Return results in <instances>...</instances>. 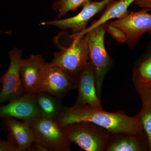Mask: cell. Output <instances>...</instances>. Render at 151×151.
I'll use <instances>...</instances> for the list:
<instances>
[{
  "mask_svg": "<svg viewBox=\"0 0 151 151\" xmlns=\"http://www.w3.org/2000/svg\"><path fill=\"white\" fill-rule=\"evenodd\" d=\"M60 127L74 123L89 122L115 133L136 134L142 131L139 120L130 117L122 113H110L103 108L91 107L89 105L63 106L56 120Z\"/></svg>",
  "mask_w": 151,
  "mask_h": 151,
  "instance_id": "cell-1",
  "label": "cell"
},
{
  "mask_svg": "<svg viewBox=\"0 0 151 151\" xmlns=\"http://www.w3.org/2000/svg\"><path fill=\"white\" fill-rule=\"evenodd\" d=\"M68 46L55 52L50 64L61 68L72 77L78 80L89 61V50L85 35L73 37Z\"/></svg>",
  "mask_w": 151,
  "mask_h": 151,
  "instance_id": "cell-2",
  "label": "cell"
},
{
  "mask_svg": "<svg viewBox=\"0 0 151 151\" xmlns=\"http://www.w3.org/2000/svg\"><path fill=\"white\" fill-rule=\"evenodd\" d=\"M107 26L102 24L85 34L89 50V60L94 68L97 95L100 99L103 79L110 65V58L105 45Z\"/></svg>",
  "mask_w": 151,
  "mask_h": 151,
  "instance_id": "cell-3",
  "label": "cell"
},
{
  "mask_svg": "<svg viewBox=\"0 0 151 151\" xmlns=\"http://www.w3.org/2000/svg\"><path fill=\"white\" fill-rule=\"evenodd\" d=\"M29 123L35 142L49 151L70 150L71 143L56 121L41 117Z\"/></svg>",
  "mask_w": 151,
  "mask_h": 151,
  "instance_id": "cell-4",
  "label": "cell"
},
{
  "mask_svg": "<svg viewBox=\"0 0 151 151\" xmlns=\"http://www.w3.org/2000/svg\"><path fill=\"white\" fill-rule=\"evenodd\" d=\"M150 10L145 8L139 12H132L122 18L108 23L107 26L119 33L121 42L134 43L144 33L151 32Z\"/></svg>",
  "mask_w": 151,
  "mask_h": 151,
  "instance_id": "cell-5",
  "label": "cell"
},
{
  "mask_svg": "<svg viewBox=\"0 0 151 151\" xmlns=\"http://www.w3.org/2000/svg\"><path fill=\"white\" fill-rule=\"evenodd\" d=\"M78 80L61 68L46 63L40 79L36 92H45L63 99L70 90L77 89Z\"/></svg>",
  "mask_w": 151,
  "mask_h": 151,
  "instance_id": "cell-6",
  "label": "cell"
},
{
  "mask_svg": "<svg viewBox=\"0 0 151 151\" xmlns=\"http://www.w3.org/2000/svg\"><path fill=\"white\" fill-rule=\"evenodd\" d=\"M98 127L89 122H80L69 124L63 129L70 143L85 151H100L105 146L106 138Z\"/></svg>",
  "mask_w": 151,
  "mask_h": 151,
  "instance_id": "cell-7",
  "label": "cell"
},
{
  "mask_svg": "<svg viewBox=\"0 0 151 151\" xmlns=\"http://www.w3.org/2000/svg\"><path fill=\"white\" fill-rule=\"evenodd\" d=\"M10 64L8 69L1 77V84L0 102L4 103L19 97L26 93L22 82L20 68L22 52L15 47L9 52Z\"/></svg>",
  "mask_w": 151,
  "mask_h": 151,
  "instance_id": "cell-8",
  "label": "cell"
},
{
  "mask_svg": "<svg viewBox=\"0 0 151 151\" xmlns=\"http://www.w3.org/2000/svg\"><path fill=\"white\" fill-rule=\"evenodd\" d=\"M114 0H102L99 1H89L82 5L83 9L75 16L62 19L43 22L41 25H50L61 30L69 29L74 34L83 31L86 28L88 22Z\"/></svg>",
  "mask_w": 151,
  "mask_h": 151,
  "instance_id": "cell-9",
  "label": "cell"
},
{
  "mask_svg": "<svg viewBox=\"0 0 151 151\" xmlns=\"http://www.w3.org/2000/svg\"><path fill=\"white\" fill-rule=\"evenodd\" d=\"M0 117L2 119L14 118L28 123L42 117L35 93L26 92L9 101L6 105L0 108Z\"/></svg>",
  "mask_w": 151,
  "mask_h": 151,
  "instance_id": "cell-10",
  "label": "cell"
},
{
  "mask_svg": "<svg viewBox=\"0 0 151 151\" xmlns=\"http://www.w3.org/2000/svg\"><path fill=\"white\" fill-rule=\"evenodd\" d=\"M78 95L73 105H89L102 108L97 95L95 73L93 65L89 60L78 79Z\"/></svg>",
  "mask_w": 151,
  "mask_h": 151,
  "instance_id": "cell-11",
  "label": "cell"
},
{
  "mask_svg": "<svg viewBox=\"0 0 151 151\" xmlns=\"http://www.w3.org/2000/svg\"><path fill=\"white\" fill-rule=\"evenodd\" d=\"M46 62L40 55H32L23 59L20 68L21 77L26 92L36 93Z\"/></svg>",
  "mask_w": 151,
  "mask_h": 151,
  "instance_id": "cell-12",
  "label": "cell"
},
{
  "mask_svg": "<svg viewBox=\"0 0 151 151\" xmlns=\"http://www.w3.org/2000/svg\"><path fill=\"white\" fill-rule=\"evenodd\" d=\"M4 119V124L8 131V135L18 146L20 151H29L35 142L30 124L28 122H20L13 118Z\"/></svg>",
  "mask_w": 151,
  "mask_h": 151,
  "instance_id": "cell-13",
  "label": "cell"
},
{
  "mask_svg": "<svg viewBox=\"0 0 151 151\" xmlns=\"http://www.w3.org/2000/svg\"><path fill=\"white\" fill-rule=\"evenodd\" d=\"M137 0H120L113 1L108 5V7L101 16L100 19L94 22L92 25L83 31L77 34H74L73 37H81L85 35L86 33L95 28L105 24L108 21L112 19L122 18L128 14V9L132 3Z\"/></svg>",
  "mask_w": 151,
  "mask_h": 151,
  "instance_id": "cell-14",
  "label": "cell"
},
{
  "mask_svg": "<svg viewBox=\"0 0 151 151\" xmlns=\"http://www.w3.org/2000/svg\"><path fill=\"white\" fill-rule=\"evenodd\" d=\"M35 97L41 117L56 121L63 107L62 99L45 92L35 93Z\"/></svg>",
  "mask_w": 151,
  "mask_h": 151,
  "instance_id": "cell-15",
  "label": "cell"
},
{
  "mask_svg": "<svg viewBox=\"0 0 151 151\" xmlns=\"http://www.w3.org/2000/svg\"><path fill=\"white\" fill-rule=\"evenodd\" d=\"M90 0H58L55 1L52 9L59 12L58 17L60 18L70 11H75L78 7L82 6Z\"/></svg>",
  "mask_w": 151,
  "mask_h": 151,
  "instance_id": "cell-16",
  "label": "cell"
},
{
  "mask_svg": "<svg viewBox=\"0 0 151 151\" xmlns=\"http://www.w3.org/2000/svg\"><path fill=\"white\" fill-rule=\"evenodd\" d=\"M141 150L139 144L136 139L132 138L121 139L113 143L109 147L110 151H138Z\"/></svg>",
  "mask_w": 151,
  "mask_h": 151,
  "instance_id": "cell-17",
  "label": "cell"
},
{
  "mask_svg": "<svg viewBox=\"0 0 151 151\" xmlns=\"http://www.w3.org/2000/svg\"><path fill=\"white\" fill-rule=\"evenodd\" d=\"M140 122L147 136L151 150V96L144 104L141 114Z\"/></svg>",
  "mask_w": 151,
  "mask_h": 151,
  "instance_id": "cell-18",
  "label": "cell"
},
{
  "mask_svg": "<svg viewBox=\"0 0 151 151\" xmlns=\"http://www.w3.org/2000/svg\"><path fill=\"white\" fill-rule=\"evenodd\" d=\"M139 72L143 81L149 82L151 81V58L141 64Z\"/></svg>",
  "mask_w": 151,
  "mask_h": 151,
  "instance_id": "cell-19",
  "label": "cell"
},
{
  "mask_svg": "<svg viewBox=\"0 0 151 151\" xmlns=\"http://www.w3.org/2000/svg\"><path fill=\"white\" fill-rule=\"evenodd\" d=\"M0 151H20L18 146L14 141L7 135L6 140L0 141Z\"/></svg>",
  "mask_w": 151,
  "mask_h": 151,
  "instance_id": "cell-20",
  "label": "cell"
},
{
  "mask_svg": "<svg viewBox=\"0 0 151 151\" xmlns=\"http://www.w3.org/2000/svg\"><path fill=\"white\" fill-rule=\"evenodd\" d=\"M29 151H48V149L46 148L44 146L42 145L39 143L35 142L33 143L30 147Z\"/></svg>",
  "mask_w": 151,
  "mask_h": 151,
  "instance_id": "cell-21",
  "label": "cell"
},
{
  "mask_svg": "<svg viewBox=\"0 0 151 151\" xmlns=\"http://www.w3.org/2000/svg\"><path fill=\"white\" fill-rule=\"evenodd\" d=\"M134 3L140 7L148 8L151 6V0H137Z\"/></svg>",
  "mask_w": 151,
  "mask_h": 151,
  "instance_id": "cell-22",
  "label": "cell"
},
{
  "mask_svg": "<svg viewBox=\"0 0 151 151\" xmlns=\"http://www.w3.org/2000/svg\"><path fill=\"white\" fill-rule=\"evenodd\" d=\"M149 82V83H150V88L151 89V81H150V82Z\"/></svg>",
  "mask_w": 151,
  "mask_h": 151,
  "instance_id": "cell-23",
  "label": "cell"
},
{
  "mask_svg": "<svg viewBox=\"0 0 151 151\" xmlns=\"http://www.w3.org/2000/svg\"><path fill=\"white\" fill-rule=\"evenodd\" d=\"M148 8L150 9H151V6L150 7Z\"/></svg>",
  "mask_w": 151,
  "mask_h": 151,
  "instance_id": "cell-24",
  "label": "cell"
},
{
  "mask_svg": "<svg viewBox=\"0 0 151 151\" xmlns=\"http://www.w3.org/2000/svg\"></svg>",
  "mask_w": 151,
  "mask_h": 151,
  "instance_id": "cell-25",
  "label": "cell"
}]
</instances>
